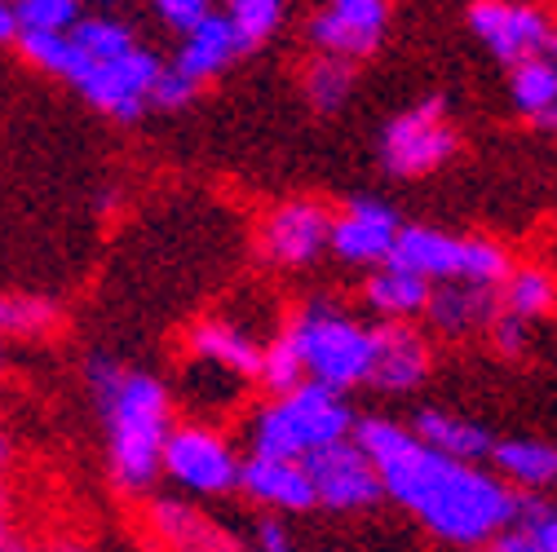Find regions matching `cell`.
<instances>
[{
  "label": "cell",
  "instance_id": "8992f818",
  "mask_svg": "<svg viewBox=\"0 0 557 552\" xmlns=\"http://www.w3.org/2000/svg\"><path fill=\"white\" fill-rule=\"evenodd\" d=\"M239 468H244V455L235 438L208 421H177L160 455V481H169L173 495L195 504L235 495Z\"/></svg>",
  "mask_w": 557,
  "mask_h": 552
},
{
  "label": "cell",
  "instance_id": "6da1fadb",
  "mask_svg": "<svg viewBox=\"0 0 557 552\" xmlns=\"http://www.w3.org/2000/svg\"><path fill=\"white\" fill-rule=\"evenodd\" d=\"M355 442L372 460L385 500L451 548H486L518 509V495L486 464H465L416 442L407 425L372 416L355 425Z\"/></svg>",
  "mask_w": 557,
  "mask_h": 552
},
{
  "label": "cell",
  "instance_id": "4fadbf2b",
  "mask_svg": "<svg viewBox=\"0 0 557 552\" xmlns=\"http://www.w3.org/2000/svg\"><path fill=\"white\" fill-rule=\"evenodd\" d=\"M403 235V217L389 209L385 199L359 195L350 199L341 213H332V230H327V252L341 265L355 269H376L394 256V243Z\"/></svg>",
  "mask_w": 557,
  "mask_h": 552
},
{
  "label": "cell",
  "instance_id": "9c48e42d",
  "mask_svg": "<svg viewBox=\"0 0 557 552\" xmlns=\"http://www.w3.org/2000/svg\"><path fill=\"white\" fill-rule=\"evenodd\" d=\"M332 209L319 199H284L257 222V252L270 269H310L327 252Z\"/></svg>",
  "mask_w": 557,
  "mask_h": 552
},
{
  "label": "cell",
  "instance_id": "4316f807",
  "mask_svg": "<svg viewBox=\"0 0 557 552\" xmlns=\"http://www.w3.org/2000/svg\"><path fill=\"white\" fill-rule=\"evenodd\" d=\"M222 18L235 27L244 53L261 49L288 18V0H222Z\"/></svg>",
  "mask_w": 557,
  "mask_h": 552
},
{
  "label": "cell",
  "instance_id": "4dcf8cb0",
  "mask_svg": "<svg viewBox=\"0 0 557 552\" xmlns=\"http://www.w3.org/2000/svg\"><path fill=\"white\" fill-rule=\"evenodd\" d=\"M147 5H151V14L169 27V32H190L195 23H203L208 14H213L218 10V0H147Z\"/></svg>",
  "mask_w": 557,
  "mask_h": 552
},
{
  "label": "cell",
  "instance_id": "f35d334b",
  "mask_svg": "<svg viewBox=\"0 0 557 552\" xmlns=\"http://www.w3.org/2000/svg\"><path fill=\"white\" fill-rule=\"evenodd\" d=\"M0 367H5V340H0Z\"/></svg>",
  "mask_w": 557,
  "mask_h": 552
},
{
  "label": "cell",
  "instance_id": "5bb4252c",
  "mask_svg": "<svg viewBox=\"0 0 557 552\" xmlns=\"http://www.w3.org/2000/svg\"><path fill=\"white\" fill-rule=\"evenodd\" d=\"M143 522L164 552H248V543L218 513H208L203 504L182 495H156Z\"/></svg>",
  "mask_w": 557,
  "mask_h": 552
},
{
  "label": "cell",
  "instance_id": "277c9868",
  "mask_svg": "<svg viewBox=\"0 0 557 552\" xmlns=\"http://www.w3.org/2000/svg\"><path fill=\"white\" fill-rule=\"evenodd\" d=\"M284 340L301 363V376L310 385H323L332 393H350L368 385L372 376V323L350 314L345 305L314 297L278 323Z\"/></svg>",
  "mask_w": 557,
  "mask_h": 552
},
{
  "label": "cell",
  "instance_id": "d6a6232c",
  "mask_svg": "<svg viewBox=\"0 0 557 552\" xmlns=\"http://www.w3.org/2000/svg\"><path fill=\"white\" fill-rule=\"evenodd\" d=\"M195 98H199V89H195L190 80H182L177 72H169V62H164L160 85H156V98H151V111H186Z\"/></svg>",
  "mask_w": 557,
  "mask_h": 552
},
{
  "label": "cell",
  "instance_id": "7c38bea8",
  "mask_svg": "<svg viewBox=\"0 0 557 552\" xmlns=\"http://www.w3.org/2000/svg\"><path fill=\"white\" fill-rule=\"evenodd\" d=\"M385 32H389V0H323L319 14L306 23V40L314 45V53L355 66L381 49Z\"/></svg>",
  "mask_w": 557,
  "mask_h": 552
},
{
  "label": "cell",
  "instance_id": "e0dca14e",
  "mask_svg": "<svg viewBox=\"0 0 557 552\" xmlns=\"http://www.w3.org/2000/svg\"><path fill=\"white\" fill-rule=\"evenodd\" d=\"M239 495L265 509L270 517H301L314 509V487L301 460H270V455H244L239 468Z\"/></svg>",
  "mask_w": 557,
  "mask_h": 552
},
{
  "label": "cell",
  "instance_id": "603a6c76",
  "mask_svg": "<svg viewBox=\"0 0 557 552\" xmlns=\"http://www.w3.org/2000/svg\"><path fill=\"white\" fill-rule=\"evenodd\" d=\"M496 314H500V305H496V292H492V288H460V284L434 288L430 310H425V318H430L443 336H473V331H486Z\"/></svg>",
  "mask_w": 557,
  "mask_h": 552
},
{
  "label": "cell",
  "instance_id": "44dd1931",
  "mask_svg": "<svg viewBox=\"0 0 557 552\" xmlns=\"http://www.w3.org/2000/svg\"><path fill=\"white\" fill-rule=\"evenodd\" d=\"M430 297H434V288L421 279V274L403 269L398 261H385V265L368 269V279H363V305H368V314L376 323H416V318H425Z\"/></svg>",
  "mask_w": 557,
  "mask_h": 552
},
{
  "label": "cell",
  "instance_id": "1f68e13d",
  "mask_svg": "<svg viewBox=\"0 0 557 552\" xmlns=\"http://www.w3.org/2000/svg\"><path fill=\"white\" fill-rule=\"evenodd\" d=\"M486 336H492V344H496L505 359H522L527 340H531V323H522V318H513V314H496L492 327H486Z\"/></svg>",
  "mask_w": 557,
  "mask_h": 552
},
{
  "label": "cell",
  "instance_id": "484cf974",
  "mask_svg": "<svg viewBox=\"0 0 557 552\" xmlns=\"http://www.w3.org/2000/svg\"><path fill=\"white\" fill-rule=\"evenodd\" d=\"M355 80H359V66H355V62H341V58L314 53V58L306 62L301 93H306L310 111H319V115H336V111H345V102L355 98Z\"/></svg>",
  "mask_w": 557,
  "mask_h": 552
},
{
  "label": "cell",
  "instance_id": "74e56055",
  "mask_svg": "<svg viewBox=\"0 0 557 552\" xmlns=\"http://www.w3.org/2000/svg\"><path fill=\"white\" fill-rule=\"evenodd\" d=\"M45 552H98L94 543H81V539H53Z\"/></svg>",
  "mask_w": 557,
  "mask_h": 552
},
{
  "label": "cell",
  "instance_id": "cb8c5ba5",
  "mask_svg": "<svg viewBox=\"0 0 557 552\" xmlns=\"http://www.w3.org/2000/svg\"><path fill=\"white\" fill-rule=\"evenodd\" d=\"M62 327V305L36 292H0V340H49Z\"/></svg>",
  "mask_w": 557,
  "mask_h": 552
},
{
  "label": "cell",
  "instance_id": "7a4b0ae2",
  "mask_svg": "<svg viewBox=\"0 0 557 552\" xmlns=\"http://www.w3.org/2000/svg\"><path fill=\"white\" fill-rule=\"evenodd\" d=\"M85 389L102 425L111 487L120 495H151L160 481L164 442L177 425V402L169 380L98 350L85 359Z\"/></svg>",
  "mask_w": 557,
  "mask_h": 552
},
{
  "label": "cell",
  "instance_id": "8d00e7d4",
  "mask_svg": "<svg viewBox=\"0 0 557 552\" xmlns=\"http://www.w3.org/2000/svg\"><path fill=\"white\" fill-rule=\"evenodd\" d=\"M18 40V14H14V0H0V49H14Z\"/></svg>",
  "mask_w": 557,
  "mask_h": 552
},
{
  "label": "cell",
  "instance_id": "ac0fdd59",
  "mask_svg": "<svg viewBox=\"0 0 557 552\" xmlns=\"http://www.w3.org/2000/svg\"><path fill=\"white\" fill-rule=\"evenodd\" d=\"M239 58H244V45H239L235 27L222 18V10H213L203 23H195L190 32L177 36V49L169 58V72H177L182 80L203 89V85H213L218 76H226Z\"/></svg>",
  "mask_w": 557,
  "mask_h": 552
},
{
  "label": "cell",
  "instance_id": "5b68a950",
  "mask_svg": "<svg viewBox=\"0 0 557 552\" xmlns=\"http://www.w3.org/2000/svg\"><path fill=\"white\" fill-rule=\"evenodd\" d=\"M403 269L421 274L430 288H500V279L513 269V256L496 239H478V235H447L434 226H403L394 256Z\"/></svg>",
  "mask_w": 557,
  "mask_h": 552
},
{
  "label": "cell",
  "instance_id": "ffe728a7",
  "mask_svg": "<svg viewBox=\"0 0 557 552\" xmlns=\"http://www.w3.org/2000/svg\"><path fill=\"white\" fill-rule=\"evenodd\" d=\"M509 102L527 124L557 133V27L535 58L509 66Z\"/></svg>",
  "mask_w": 557,
  "mask_h": 552
},
{
  "label": "cell",
  "instance_id": "9a60e30c",
  "mask_svg": "<svg viewBox=\"0 0 557 552\" xmlns=\"http://www.w3.org/2000/svg\"><path fill=\"white\" fill-rule=\"evenodd\" d=\"M261 350H265V340L239 314H203L182 336V354L190 363H208V367H218L235 380H248V385H257Z\"/></svg>",
  "mask_w": 557,
  "mask_h": 552
},
{
  "label": "cell",
  "instance_id": "30bf717a",
  "mask_svg": "<svg viewBox=\"0 0 557 552\" xmlns=\"http://www.w3.org/2000/svg\"><path fill=\"white\" fill-rule=\"evenodd\" d=\"M310 487H314V509L327 513H368L385 500L381 477L372 468V460L363 455V447L355 438H345L336 447H323L319 455L306 460Z\"/></svg>",
  "mask_w": 557,
  "mask_h": 552
},
{
  "label": "cell",
  "instance_id": "f1b7e54d",
  "mask_svg": "<svg viewBox=\"0 0 557 552\" xmlns=\"http://www.w3.org/2000/svg\"><path fill=\"white\" fill-rule=\"evenodd\" d=\"M257 385L265 389V398H270V393H288V389L306 385V376H301V363H297V354H293V344L284 340V331H278V327H274V336L265 340V350H261Z\"/></svg>",
  "mask_w": 557,
  "mask_h": 552
},
{
  "label": "cell",
  "instance_id": "836d02e7",
  "mask_svg": "<svg viewBox=\"0 0 557 552\" xmlns=\"http://www.w3.org/2000/svg\"><path fill=\"white\" fill-rule=\"evenodd\" d=\"M5 468H10V438L0 434V552H18V526L10 509V487H5Z\"/></svg>",
  "mask_w": 557,
  "mask_h": 552
},
{
  "label": "cell",
  "instance_id": "ba28073f",
  "mask_svg": "<svg viewBox=\"0 0 557 552\" xmlns=\"http://www.w3.org/2000/svg\"><path fill=\"white\" fill-rule=\"evenodd\" d=\"M160 72H164V58L156 49H147V45H137V49H128L120 58L85 62L66 85H72L98 115H107L115 124H137L151 111Z\"/></svg>",
  "mask_w": 557,
  "mask_h": 552
},
{
  "label": "cell",
  "instance_id": "d590c367",
  "mask_svg": "<svg viewBox=\"0 0 557 552\" xmlns=\"http://www.w3.org/2000/svg\"><path fill=\"white\" fill-rule=\"evenodd\" d=\"M486 552H540V548H535V539H531L527 530H518V526L509 522L492 543H486Z\"/></svg>",
  "mask_w": 557,
  "mask_h": 552
},
{
  "label": "cell",
  "instance_id": "2e32d148",
  "mask_svg": "<svg viewBox=\"0 0 557 552\" xmlns=\"http://www.w3.org/2000/svg\"><path fill=\"white\" fill-rule=\"evenodd\" d=\"M434 350L416 323H372V376L368 385L381 393H411L430 380Z\"/></svg>",
  "mask_w": 557,
  "mask_h": 552
},
{
  "label": "cell",
  "instance_id": "7402d4cb",
  "mask_svg": "<svg viewBox=\"0 0 557 552\" xmlns=\"http://www.w3.org/2000/svg\"><path fill=\"white\" fill-rule=\"evenodd\" d=\"M407 429L430 451H438L447 460H465V464H486V455H492V447H496V438L486 425H478L469 416H456V411H443V406H421Z\"/></svg>",
  "mask_w": 557,
  "mask_h": 552
},
{
  "label": "cell",
  "instance_id": "3957f363",
  "mask_svg": "<svg viewBox=\"0 0 557 552\" xmlns=\"http://www.w3.org/2000/svg\"><path fill=\"white\" fill-rule=\"evenodd\" d=\"M355 406L345 393H332L323 385H297L288 393H270L257 402V411L244 425L248 455H270V460H310L323 447H336L355 438Z\"/></svg>",
  "mask_w": 557,
  "mask_h": 552
},
{
  "label": "cell",
  "instance_id": "d4e9b609",
  "mask_svg": "<svg viewBox=\"0 0 557 552\" xmlns=\"http://www.w3.org/2000/svg\"><path fill=\"white\" fill-rule=\"evenodd\" d=\"M496 305H500V314L535 323V318H544L557 305V284L548 279V269H540V265H513L500 279V288H496Z\"/></svg>",
  "mask_w": 557,
  "mask_h": 552
},
{
  "label": "cell",
  "instance_id": "8fae6325",
  "mask_svg": "<svg viewBox=\"0 0 557 552\" xmlns=\"http://www.w3.org/2000/svg\"><path fill=\"white\" fill-rule=\"evenodd\" d=\"M553 27L557 23L540 5H531V0H473L469 5V32L505 66L535 58L548 45Z\"/></svg>",
  "mask_w": 557,
  "mask_h": 552
},
{
  "label": "cell",
  "instance_id": "52a82bcc",
  "mask_svg": "<svg viewBox=\"0 0 557 552\" xmlns=\"http://www.w3.org/2000/svg\"><path fill=\"white\" fill-rule=\"evenodd\" d=\"M456 147H460V133H456L443 98L411 102L381 128V164L398 181L438 173L456 155Z\"/></svg>",
  "mask_w": 557,
  "mask_h": 552
},
{
  "label": "cell",
  "instance_id": "f546056e",
  "mask_svg": "<svg viewBox=\"0 0 557 552\" xmlns=\"http://www.w3.org/2000/svg\"><path fill=\"white\" fill-rule=\"evenodd\" d=\"M513 526L527 530L540 552H557V504L548 495H518Z\"/></svg>",
  "mask_w": 557,
  "mask_h": 552
},
{
  "label": "cell",
  "instance_id": "83f0119b",
  "mask_svg": "<svg viewBox=\"0 0 557 552\" xmlns=\"http://www.w3.org/2000/svg\"><path fill=\"white\" fill-rule=\"evenodd\" d=\"M14 14H18V36L23 32L66 36L85 18V0H14Z\"/></svg>",
  "mask_w": 557,
  "mask_h": 552
},
{
  "label": "cell",
  "instance_id": "d6986e66",
  "mask_svg": "<svg viewBox=\"0 0 557 552\" xmlns=\"http://www.w3.org/2000/svg\"><path fill=\"white\" fill-rule=\"evenodd\" d=\"M486 464L513 495L557 491V447L544 438H496Z\"/></svg>",
  "mask_w": 557,
  "mask_h": 552
},
{
  "label": "cell",
  "instance_id": "ab89813d",
  "mask_svg": "<svg viewBox=\"0 0 557 552\" xmlns=\"http://www.w3.org/2000/svg\"><path fill=\"white\" fill-rule=\"evenodd\" d=\"M107 5H115V0H107Z\"/></svg>",
  "mask_w": 557,
  "mask_h": 552
},
{
  "label": "cell",
  "instance_id": "e575fe53",
  "mask_svg": "<svg viewBox=\"0 0 557 552\" xmlns=\"http://www.w3.org/2000/svg\"><path fill=\"white\" fill-rule=\"evenodd\" d=\"M252 548H257V552H301V543L293 539V530L278 522V517H261V522H257Z\"/></svg>",
  "mask_w": 557,
  "mask_h": 552
}]
</instances>
